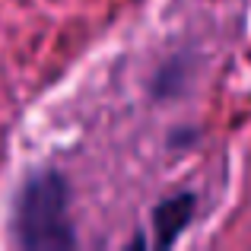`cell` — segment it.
Wrapping results in <instances>:
<instances>
[{
	"label": "cell",
	"mask_w": 251,
	"mask_h": 251,
	"mask_svg": "<svg viewBox=\"0 0 251 251\" xmlns=\"http://www.w3.org/2000/svg\"><path fill=\"white\" fill-rule=\"evenodd\" d=\"M67 197V181L51 169L23 181L13 203V235L25 251H64L76 245Z\"/></svg>",
	"instance_id": "cell-1"
},
{
	"label": "cell",
	"mask_w": 251,
	"mask_h": 251,
	"mask_svg": "<svg viewBox=\"0 0 251 251\" xmlns=\"http://www.w3.org/2000/svg\"><path fill=\"white\" fill-rule=\"evenodd\" d=\"M194 207H197V197L191 191H178V194L166 197L159 207L153 210V235H156V245L159 248H169L181 239V232L188 229L191 216H194Z\"/></svg>",
	"instance_id": "cell-2"
}]
</instances>
